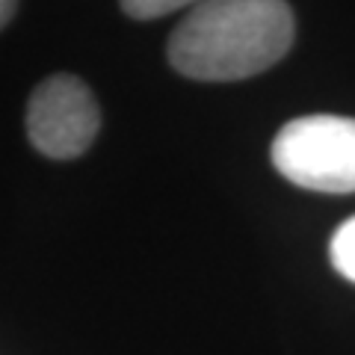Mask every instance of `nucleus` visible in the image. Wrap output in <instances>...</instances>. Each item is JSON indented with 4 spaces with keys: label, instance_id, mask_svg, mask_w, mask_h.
<instances>
[{
    "label": "nucleus",
    "instance_id": "7ed1b4c3",
    "mask_svg": "<svg viewBox=\"0 0 355 355\" xmlns=\"http://www.w3.org/2000/svg\"><path fill=\"white\" fill-rule=\"evenodd\" d=\"M101 113L80 77L53 74L42 80L27 104V137L51 160H71L92 146Z\"/></svg>",
    "mask_w": 355,
    "mask_h": 355
},
{
    "label": "nucleus",
    "instance_id": "20e7f679",
    "mask_svg": "<svg viewBox=\"0 0 355 355\" xmlns=\"http://www.w3.org/2000/svg\"><path fill=\"white\" fill-rule=\"evenodd\" d=\"M329 258L343 279H349L355 284V216L347 219L335 231V237L329 243Z\"/></svg>",
    "mask_w": 355,
    "mask_h": 355
},
{
    "label": "nucleus",
    "instance_id": "423d86ee",
    "mask_svg": "<svg viewBox=\"0 0 355 355\" xmlns=\"http://www.w3.org/2000/svg\"><path fill=\"white\" fill-rule=\"evenodd\" d=\"M15 6H18V0H0V30H3L9 24V18L15 15Z\"/></svg>",
    "mask_w": 355,
    "mask_h": 355
},
{
    "label": "nucleus",
    "instance_id": "f03ea898",
    "mask_svg": "<svg viewBox=\"0 0 355 355\" xmlns=\"http://www.w3.org/2000/svg\"><path fill=\"white\" fill-rule=\"evenodd\" d=\"M272 166L314 193H355V119L302 116L272 139Z\"/></svg>",
    "mask_w": 355,
    "mask_h": 355
},
{
    "label": "nucleus",
    "instance_id": "f257e3e1",
    "mask_svg": "<svg viewBox=\"0 0 355 355\" xmlns=\"http://www.w3.org/2000/svg\"><path fill=\"white\" fill-rule=\"evenodd\" d=\"M293 33L284 0H205L172 30L166 53L190 80H246L291 51Z\"/></svg>",
    "mask_w": 355,
    "mask_h": 355
},
{
    "label": "nucleus",
    "instance_id": "39448f33",
    "mask_svg": "<svg viewBox=\"0 0 355 355\" xmlns=\"http://www.w3.org/2000/svg\"><path fill=\"white\" fill-rule=\"evenodd\" d=\"M198 3H205V0H121V9H125L130 18L151 21V18L178 12V9H187V6L196 9Z\"/></svg>",
    "mask_w": 355,
    "mask_h": 355
}]
</instances>
